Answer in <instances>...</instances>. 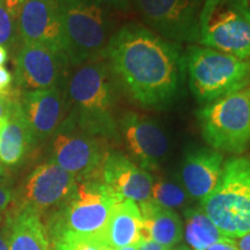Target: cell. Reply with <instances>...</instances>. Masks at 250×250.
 Returning <instances> with one entry per match:
<instances>
[{"label": "cell", "mask_w": 250, "mask_h": 250, "mask_svg": "<svg viewBox=\"0 0 250 250\" xmlns=\"http://www.w3.org/2000/svg\"><path fill=\"white\" fill-rule=\"evenodd\" d=\"M133 101L162 109L179 95L186 62L180 46L137 22L112 34L103 57Z\"/></svg>", "instance_id": "obj_1"}, {"label": "cell", "mask_w": 250, "mask_h": 250, "mask_svg": "<svg viewBox=\"0 0 250 250\" xmlns=\"http://www.w3.org/2000/svg\"><path fill=\"white\" fill-rule=\"evenodd\" d=\"M101 59L78 65L66 80V99L73 105L70 117L92 136L117 139L120 129L114 115L112 73Z\"/></svg>", "instance_id": "obj_2"}, {"label": "cell", "mask_w": 250, "mask_h": 250, "mask_svg": "<svg viewBox=\"0 0 250 250\" xmlns=\"http://www.w3.org/2000/svg\"><path fill=\"white\" fill-rule=\"evenodd\" d=\"M72 66L102 58L112 36L109 8L98 0H56Z\"/></svg>", "instance_id": "obj_3"}, {"label": "cell", "mask_w": 250, "mask_h": 250, "mask_svg": "<svg viewBox=\"0 0 250 250\" xmlns=\"http://www.w3.org/2000/svg\"><path fill=\"white\" fill-rule=\"evenodd\" d=\"M201 203L205 214L229 239L249 234L250 156L225 162L217 187Z\"/></svg>", "instance_id": "obj_4"}, {"label": "cell", "mask_w": 250, "mask_h": 250, "mask_svg": "<svg viewBox=\"0 0 250 250\" xmlns=\"http://www.w3.org/2000/svg\"><path fill=\"white\" fill-rule=\"evenodd\" d=\"M184 62L190 89L199 103H212L250 85V61L206 46L191 45Z\"/></svg>", "instance_id": "obj_5"}, {"label": "cell", "mask_w": 250, "mask_h": 250, "mask_svg": "<svg viewBox=\"0 0 250 250\" xmlns=\"http://www.w3.org/2000/svg\"><path fill=\"white\" fill-rule=\"evenodd\" d=\"M203 138L218 152L242 153L250 144V86L196 112Z\"/></svg>", "instance_id": "obj_6"}, {"label": "cell", "mask_w": 250, "mask_h": 250, "mask_svg": "<svg viewBox=\"0 0 250 250\" xmlns=\"http://www.w3.org/2000/svg\"><path fill=\"white\" fill-rule=\"evenodd\" d=\"M121 201L101 179L78 182L64 202L58 232L99 237L108 223L112 208Z\"/></svg>", "instance_id": "obj_7"}, {"label": "cell", "mask_w": 250, "mask_h": 250, "mask_svg": "<svg viewBox=\"0 0 250 250\" xmlns=\"http://www.w3.org/2000/svg\"><path fill=\"white\" fill-rule=\"evenodd\" d=\"M199 43L250 61V21L225 0H204Z\"/></svg>", "instance_id": "obj_8"}, {"label": "cell", "mask_w": 250, "mask_h": 250, "mask_svg": "<svg viewBox=\"0 0 250 250\" xmlns=\"http://www.w3.org/2000/svg\"><path fill=\"white\" fill-rule=\"evenodd\" d=\"M149 29L171 42L199 43L204 0H130Z\"/></svg>", "instance_id": "obj_9"}, {"label": "cell", "mask_w": 250, "mask_h": 250, "mask_svg": "<svg viewBox=\"0 0 250 250\" xmlns=\"http://www.w3.org/2000/svg\"><path fill=\"white\" fill-rule=\"evenodd\" d=\"M68 116L55 133L52 161L78 181L100 179L108 153L99 137L85 132Z\"/></svg>", "instance_id": "obj_10"}, {"label": "cell", "mask_w": 250, "mask_h": 250, "mask_svg": "<svg viewBox=\"0 0 250 250\" xmlns=\"http://www.w3.org/2000/svg\"><path fill=\"white\" fill-rule=\"evenodd\" d=\"M64 52L35 43H22L15 57V76L23 90H44L66 85Z\"/></svg>", "instance_id": "obj_11"}, {"label": "cell", "mask_w": 250, "mask_h": 250, "mask_svg": "<svg viewBox=\"0 0 250 250\" xmlns=\"http://www.w3.org/2000/svg\"><path fill=\"white\" fill-rule=\"evenodd\" d=\"M77 183L73 175L52 160L40 165L24 183L21 210L40 215L41 212L66 201Z\"/></svg>", "instance_id": "obj_12"}, {"label": "cell", "mask_w": 250, "mask_h": 250, "mask_svg": "<svg viewBox=\"0 0 250 250\" xmlns=\"http://www.w3.org/2000/svg\"><path fill=\"white\" fill-rule=\"evenodd\" d=\"M118 129L140 167L145 170L156 169L169 148L164 130L153 120L133 111L121 118Z\"/></svg>", "instance_id": "obj_13"}, {"label": "cell", "mask_w": 250, "mask_h": 250, "mask_svg": "<svg viewBox=\"0 0 250 250\" xmlns=\"http://www.w3.org/2000/svg\"><path fill=\"white\" fill-rule=\"evenodd\" d=\"M22 43L46 45L64 52V35L56 0H27L17 18Z\"/></svg>", "instance_id": "obj_14"}, {"label": "cell", "mask_w": 250, "mask_h": 250, "mask_svg": "<svg viewBox=\"0 0 250 250\" xmlns=\"http://www.w3.org/2000/svg\"><path fill=\"white\" fill-rule=\"evenodd\" d=\"M19 103L34 142L55 136L65 121L66 93L64 87L23 90Z\"/></svg>", "instance_id": "obj_15"}, {"label": "cell", "mask_w": 250, "mask_h": 250, "mask_svg": "<svg viewBox=\"0 0 250 250\" xmlns=\"http://www.w3.org/2000/svg\"><path fill=\"white\" fill-rule=\"evenodd\" d=\"M100 179L120 198L137 204L151 199L153 177L120 152L108 153Z\"/></svg>", "instance_id": "obj_16"}, {"label": "cell", "mask_w": 250, "mask_h": 250, "mask_svg": "<svg viewBox=\"0 0 250 250\" xmlns=\"http://www.w3.org/2000/svg\"><path fill=\"white\" fill-rule=\"evenodd\" d=\"M223 166V154L213 148H198L188 153L181 169L188 193L201 202L205 199L217 187Z\"/></svg>", "instance_id": "obj_17"}, {"label": "cell", "mask_w": 250, "mask_h": 250, "mask_svg": "<svg viewBox=\"0 0 250 250\" xmlns=\"http://www.w3.org/2000/svg\"><path fill=\"white\" fill-rule=\"evenodd\" d=\"M143 217L139 205L132 201L118 202L99 239L114 249L137 246L142 240Z\"/></svg>", "instance_id": "obj_18"}, {"label": "cell", "mask_w": 250, "mask_h": 250, "mask_svg": "<svg viewBox=\"0 0 250 250\" xmlns=\"http://www.w3.org/2000/svg\"><path fill=\"white\" fill-rule=\"evenodd\" d=\"M138 205L143 217L142 240L151 239L167 249L180 241L183 225L176 212L162 208L151 199Z\"/></svg>", "instance_id": "obj_19"}, {"label": "cell", "mask_w": 250, "mask_h": 250, "mask_svg": "<svg viewBox=\"0 0 250 250\" xmlns=\"http://www.w3.org/2000/svg\"><path fill=\"white\" fill-rule=\"evenodd\" d=\"M33 143L35 142L24 120L18 96L5 126L0 131V166L18 165Z\"/></svg>", "instance_id": "obj_20"}, {"label": "cell", "mask_w": 250, "mask_h": 250, "mask_svg": "<svg viewBox=\"0 0 250 250\" xmlns=\"http://www.w3.org/2000/svg\"><path fill=\"white\" fill-rule=\"evenodd\" d=\"M7 241L9 250H50L40 215L22 210L12 220Z\"/></svg>", "instance_id": "obj_21"}, {"label": "cell", "mask_w": 250, "mask_h": 250, "mask_svg": "<svg viewBox=\"0 0 250 250\" xmlns=\"http://www.w3.org/2000/svg\"><path fill=\"white\" fill-rule=\"evenodd\" d=\"M186 215V240L193 250H206L215 243L229 241L203 210L188 208Z\"/></svg>", "instance_id": "obj_22"}, {"label": "cell", "mask_w": 250, "mask_h": 250, "mask_svg": "<svg viewBox=\"0 0 250 250\" xmlns=\"http://www.w3.org/2000/svg\"><path fill=\"white\" fill-rule=\"evenodd\" d=\"M151 201L162 208H181L187 201V193L177 184L166 180H159L153 183Z\"/></svg>", "instance_id": "obj_23"}, {"label": "cell", "mask_w": 250, "mask_h": 250, "mask_svg": "<svg viewBox=\"0 0 250 250\" xmlns=\"http://www.w3.org/2000/svg\"><path fill=\"white\" fill-rule=\"evenodd\" d=\"M103 248H104V243L96 236L58 232L57 239H56L57 250H103Z\"/></svg>", "instance_id": "obj_24"}, {"label": "cell", "mask_w": 250, "mask_h": 250, "mask_svg": "<svg viewBox=\"0 0 250 250\" xmlns=\"http://www.w3.org/2000/svg\"><path fill=\"white\" fill-rule=\"evenodd\" d=\"M17 20L0 1V45L12 46L17 40Z\"/></svg>", "instance_id": "obj_25"}, {"label": "cell", "mask_w": 250, "mask_h": 250, "mask_svg": "<svg viewBox=\"0 0 250 250\" xmlns=\"http://www.w3.org/2000/svg\"><path fill=\"white\" fill-rule=\"evenodd\" d=\"M18 99V96L12 95V94H8V95H2L0 94V131H1L2 127L5 126L6 122L8 120L9 114H11L12 107H13L15 100Z\"/></svg>", "instance_id": "obj_26"}, {"label": "cell", "mask_w": 250, "mask_h": 250, "mask_svg": "<svg viewBox=\"0 0 250 250\" xmlns=\"http://www.w3.org/2000/svg\"><path fill=\"white\" fill-rule=\"evenodd\" d=\"M13 83L11 72L6 70L4 66H0V94L8 95L11 94V85Z\"/></svg>", "instance_id": "obj_27"}, {"label": "cell", "mask_w": 250, "mask_h": 250, "mask_svg": "<svg viewBox=\"0 0 250 250\" xmlns=\"http://www.w3.org/2000/svg\"><path fill=\"white\" fill-rule=\"evenodd\" d=\"M98 1L109 9H115V11L129 12L131 9L130 0H98Z\"/></svg>", "instance_id": "obj_28"}, {"label": "cell", "mask_w": 250, "mask_h": 250, "mask_svg": "<svg viewBox=\"0 0 250 250\" xmlns=\"http://www.w3.org/2000/svg\"><path fill=\"white\" fill-rule=\"evenodd\" d=\"M225 1L250 21V0H225Z\"/></svg>", "instance_id": "obj_29"}, {"label": "cell", "mask_w": 250, "mask_h": 250, "mask_svg": "<svg viewBox=\"0 0 250 250\" xmlns=\"http://www.w3.org/2000/svg\"><path fill=\"white\" fill-rule=\"evenodd\" d=\"M0 1L5 5V7L7 8V11L11 13L12 17L17 20L19 12H20L21 7H22V5L27 0H0Z\"/></svg>", "instance_id": "obj_30"}, {"label": "cell", "mask_w": 250, "mask_h": 250, "mask_svg": "<svg viewBox=\"0 0 250 250\" xmlns=\"http://www.w3.org/2000/svg\"><path fill=\"white\" fill-rule=\"evenodd\" d=\"M12 191L4 186H0V214L8 208L12 202Z\"/></svg>", "instance_id": "obj_31"}, {"label": "cell", "mask_w": 250, "mask_h": 250, "mask_svg": "<svg viewBox=\"0 0 250 250\" xmlns=\"http://www.w3.org/2000/svg\"><path fill=\"white\" fill-rule=\"evenodd\" d=\"M136 247L138 250H168L166 247L160 243H156L151 239H143Z\"/></svg>", "instance_id": "obj_32"}, {"label": "cell", "mask_w": 250, "mask_h": 250, "mask_svg": "<svg viewBox=\"0 0 250 250\" xmlns=\"http://www.w3.org/2000/svg\"><path fill=\"white\" fill-rule=\"evenodd\" d=\"M206 250H239L236 247L235 240H229V241H224L215 243Z\"/></svg>", "instance_id": "obj_33"}, {"label": "cell", "mask_w": 250, "mask_h": 250, "mask_svg": "<svg viewBox=\"0 0 250 250\" xmlns=\"http://www.w3.org/2000/svg\"><path fill=\"white\" fill-rule=\"evenodd\" d=\"M235 243L239 250H250V233L239 237V241Z\"/></svg>", "instance_id": "obj_34"}, {"label": "cell", "mask_w": 250, "mask_h": 250, "mask_svg": "<svg viewBox=\"0 0 250 250\" xmlns=\"http://www.w3.org/2000/svg\"><path fill=\"white\" fill-rule=\"evenodd\" d=\"M8 59V54H7V50L5 49V46L0 45V66L5 64Z\"/></svg>", "instance_id": "obj_35"}, {"label": "cell", "mask_w": 250, "mask_h": 250, "mask_svg": "<svg viewBox=\"0 0 250 250\" xmlns=\"http://www.w3.org/2000/svg\"><path fill=\"white\" fill-rule=\"evenodd\" d=\"M0 250H9L7 237L2 235L1 233H0Z\"/></svg>", "instance_id": "obj_36"}, {"label": "cell", "mask_w": 250, "mask_h": 250, "mask_svg": "<svg viewBox=\"0 0 250 250\" xmlns=\"http://www.w3.org/2000/svg\"><path fill=\"white\" fill-rule=\"evenodd\" d=\"M117 250H138L136 246H129V247H123V248H120Z\"/></svg>", "instance_id": "obj_37"}, {"label": "cell", "mask_w": 250, "mask_h": 250, "mask_svg": "<svg viewBox=\"0 0 250 250\" xmlns=\"http://www.w3.org/2000/svg\"><path fill=\"white\" fill-rule=\"evenodd\" d=\"M103 250H116V249H114V248H111V247L104 245V248H103Z\"/></svg>", "instance_id": "obj_38"}, {"label": "cell", "mask_w": 250, "mask_h": 250, "mask_svg": "<svg viewBox=\"0 0 250 250\" xmlns=\"http://www.w3.org/2000/svg\"><path fill=\"white\" fill-rule=\"evenodd\" d=\"M168 250H169V249H168Z\"/></svg>", "instance_id": "obj_39"}]
</instances>
